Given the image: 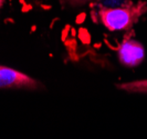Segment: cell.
Returning <instances> with one entry per match:
<instances>
[{
    "mask_svg": "<svg viewBox=\"0 0 147 139\" xmlns=\"http://www.w3.org/2000/svg\"><path fill=\"white\" fill-rule=\"evenodd\" d=\"M145 58V49L142 45L133 39H125L118 49V59L126 67H136Z\"/></svg>",
    "mask_w": 147,
    "mask_h": 139,
    "instance_id": "obj_3",
    "label": "cell"
},
{
    "mask_svg": "<svg viewBox=\"0 0 147 139\" xmlns=\"http://www.w3.org/2000/svg\"><path fill=\"white\" fill-rule=\"evenodd\" d=\"M65 1L69 2L70 5H72V6H80V5L86 3V2L91 1V0H65Z\"/></svg>",
    "mask_w": 147,
    "mask_h": 139,
    "instance_id": "obj_5",
    "label": "cell"
},
{
    "mask_svg": "<svg viewBox=\"0 0 147 139\" xmlns=\"http://www.w3.org/2000/svg\"><path fill=\"white\" fill-rule=\"evenodd\" d=\"M2 2H3V0H0V7L2 6Z\"/></svg>",
    "mask_w": 147,
    "mask_h": 139,
    "instance_id": "obj_6",
    "label": "cell"
},
{
    "mask_svg": "<svg viewBox=\"0 0 147 139\" xmlns=\"http://www.w3.org/2000/svg\"><path fill=\"white\" fill-rule=\"evenodd\" d=\"M39 82L28 75L8 67L0 66V88H26L37 89Z\"/></svg>",
    "mask_w": 147,
    "mask_h": 139,
    "instance_id": "obj_2",
    "label": "cell"
},
{
    "mask_svg": "<svg viewBox=\"0 0 147 139\" xmlns=\"http://www.w3.org/2000/svg\"><path fill=\"white\" fill-rule=\"evenodd\" d=\"M146 10L145 2L127 3L122 7L104 8L100 11V19L110 31L129 30Z\"/></svg>",
    "mask_w": 147,
    "mask_h": 139,
    "instance_id": "obj_1",
    "label": "cell"
},
{
    "mask_svg": "<svg viewBox=\"0 0 147 139\" xmlns=\"http://www.w3.org/2000/svg\"><path fill=\"white\" fill-rule=\"evenodd\" d=\"M117 88L131 94H147V79L123 82L117 85Z\"/></svg>",
    "mask_w": 147,
    "mask_h": 139,
    "instance_id": "obj_4",
    "label": "cell"
}]
</instances>
